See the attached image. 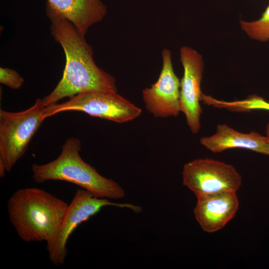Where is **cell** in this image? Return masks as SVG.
Here are the masks:
<instances>
[{
	"mask_svg": "<svg viewBox=\"0 0 269 269\" xmlns=\"http://www.w3.org/2000/svg\"><path fill=\"white\" fill-rule=\"evenodd\" d=\"M54 39L60 44L66 57L62 78L53 90L43 98L46 107L65 97L94 91L117 92L113 77L97 66L93 51L85 35L68 19L46 5Z\"/></svg>",
	"mask_w": 269,
	"mask_h": 269,
	"instance_id": "6da1fadb",
	"label": "cell"
},
{
	"mask_svg": "<svg viewBox=\"0 0 269 269\" xmlns=\"http://www.w3.org/2000/svg\"><path fill=\"white\" fill-rule=\"evenodd\" d=\"M68 205L37 188L17 190L7 203L9 221L26 242H50L57 233Z\"/></svg>",
	"mask_w": 269,
	"mask_h": 269,
	"instance_id": "7a4b0ae2",
	"label": "cell"
},
{
	"mask_svg": "<svg viewBox=\"0 0 269 269\" xmlns=\"http://www.w3.org/2000/svg\"><path fill=\"white\" fill-rule=\"evenodd\" d=\"M80 140L76 137L67 139L61 152L54 160L31 166L32 178L37 183L48 180H61L76 184L95 196L108 199H122L124 189L113 180L100 174L97 170L81 157Z\"/></svg>",
	"mask_w": 269,
	"mask_h": 269,
	"instance_id": "3957f363",
	"label": "cell"
},
{
	"mask_svg": "<svg viewBox=\"0 0 269 269\" xmlns=\"http://www.w3.org/2000/svg\"><path fill=\"white\" fill-rule=\"evenodd\" d=\"M43 99L18 112L0 110V177L9 172L26 151L33 136L45 119Z\"/></svg>",
	"mask_w": 269,
	"mask_h": 269,
	"instance_id": "277c9868",
	"label": "cell"
},
{
	"mask_svg": "<svg viewBox=\"0 0 269 269\" xmlns=\"http://www.w3.org/2000/svg\"><path fill=\"white\" fill-rule=\"evenodd\" d=\"M106 206L127 208L136 213L142 211L140 206L131 203L114 202L107 198L96 197L84 189H78L68 205L57 233L46 243L49 259L53 265L58 266L65 263L68 253L67 241L74 230Z\"/></svg>",
	"mask_w": 269,
	"mask_h": 269,
	"instance_id": "5b68a950",
	"label": "cell"
},
{
	"mask_svg": "<svg viewBox=\"0 0 269 269\" xmlns=\"http://www.w3.org/2000/svg\"><path fill=\"white\" fill-rule=\"evenodd\" d=\"M80 111L118 123L138 117L141 110L115 91H94L80 93L61 104L45 108V119L60 112Z\"/></svg>",
	"mask_w": 269,
	"mask_h": 269,
	"instance_id": "8992f818",
	"label": "cell"
},
{
	"mask_svg": "<svg viewBox=\"0 0 269 269\" xmlns=\"http://www.w3.org/2000/svg\"><path fill=\"white\" fill-rule=\"evenodd\" d=\"M182 176L183 184L196 198L236 192L242 184V177L233 166L210 158L196 159L186 163Z\"/></svg>",
	"mask_w": 269,
	"mask_h": 269,
	"instance_id": "52a82bcc",
	"label": "cell"
},
{
	"mask_svg": "<svg viewBox=\"0 0 269 269\" xmlns=\"http://www.w3.org/2000/svg\"><path fill=\"white\" fill-rule=\"evenodd\" d=\"M180 57L184 73L180 81V107L186 118L191 132L197 134L201 128L202 110L200 104L202 92L201 83L204 70L202 56L187 46L180 49Z\"/></svg>",
	"mask_w": 269,
	"mask_h": 269,
	"instance_id": "ba28073f",
	"label": "cell"
},
{
	"mask_svg": "<svg viewBox=\"0 0 269 269\" xmlns=\"http://www.w3.org/2000/svg\"><path fill=\"white\" fill-rule=\"evenodd\" d=\"M162 67L158 80L142 95L146 109L156 117H176L180 112V81L173 69L169 49L162 52Z\"/></svg>",
	"mask_w": 269,
	"mask_h": 269,
	"instance_id": "9c48e42d",
	"label": "cell"
},
{
	"mask_svg": "<svg viewBox=\"0 0 269 269\" xmlns=\"http://www.w3.org/2000/svg\"><path fill=\"white\" fill-rule=\"evenodd\" d=\"M236 192H223L197 198L194 216L204 232L212 233L224 228L237 212Z\"/></svg>",
	"mask_w": 269,
	"mask_h": 269,
	"instance_id": "30bf717a",
	"label": "cell"
},
{
	"mask_svg": "<svg viewBox=\"0 0 269 269\" xmlns=\"http://www.w3.org/2000/svg\"><path fill=\"white\" fill-rule=\"evenodd\" d=\"M200 143L214 153L230 148H243L269 155V142L266 136L255 132L242 133L225 124L218 125L216 133L201 137Z\"/></svg>",
	"mask_w": 269,
	"mask_h": 269,
	"instance_id": "8fae6325",
	"label": "cell"
},
{
	"mask_svg": "<svg viewBox=\"0 0 269 269\" xmlns=\"http://www.w3.org/2000/svg\"><path fill=\"white\" fill-rule=\"evenodd\" d=\"M46 5L70 21L84 35L107 12L101 0H47Z\"/></svg>",
	"mask_w": 269,
	"mask_h": 269,
	"instance_id": "7c38bea8",
	"label": "cell"
},
{
	"mask_svg": "<svg viewBox=\"0 0 269 269\" xmlns=\"http://www.w3.org/2000/svg\"><path fill=\"white\" fill-rule=\"evenodd\" d=\"M242 31L251 39L265 42L269 41V5L259 19L247 21L241 20Z\"/></svg>",
	"mask_w": 269,
	"mask_h": 269,
	"instance_id": "4fadbf2b",
	"label": "cell"
},
{
	"mask_svg": "<svg viewBox=\"0 0 269 269\" xmlns=\"http://www.w3.org/2000/svg\"><path fill=\"white\" fill-rule=\"evenodd\" d=\"M230 107L233 111H248L261 110L269 111V102L257 95L251 96L245 100L231 102Z\"/></svg>",
	"mask_w": 269,
	"mask_h": 269,
	"instance_id": "5bb4252c",
	"label": "cell"
},
{
	"mask_svg": "<svg viewBox=\"0 0 269 269\" xmlns=\"http://www.w3.org/2000/svg\"><path fill=\"white\" fill-rule=\"evenodd\" d=\"M24 80L15 70L8 68H0V83L16 90L22 87Z\"/></svg>",
	"mask_w": 269,
	"mask_h": 269,
	"instance_id": "9a60e30c",
	"label": "cell"
},
{
	"mask_svg": "<svg viewBox=\"0 0 269 269\" xmlns=\"http://www.w3.org/2000/svg\"><path fill=\"white\" fill-rule=\"evenodd\" d=\"M266 132V136L267 137V139H268V141L269 142V123H268V124L267 125Z\"/></svg>",
	"mask_w": 269,
	"mask_h": 269,
	"instance_id": "2e32d148",
	"label": "cell"
}]
</instances>
